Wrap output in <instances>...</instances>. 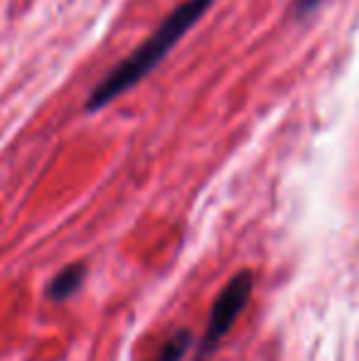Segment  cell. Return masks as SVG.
<instances>
[{
	"label": "cell",
	"instance_id": "obj_4",
	"mask_svg": "<svg viewBox=\"0 0 359 361\" xmlns=\"http://www.w3.org/2000/svg\"><path fill=\"white\" fill-rule=\"evenodd\" d=\"M190 349H192V332L180 329V332H175L173 337L165 342V347H163V352H160L158 361H182Z\"/></svg>",
	"mask_w": 359,
	"mask_h": 361
},
{
	"label": "cell",
	"instance_id": "obj_1",
	"mask_svg": "<svg viewBox=\"0 0 359 361\" xmlns=\"http://www.w3.org/2000/svg\"><path fill=\"white\" fill-rule=\"evenodd\" d=\"M212 5H214V0H185L180 8H175L138 49H133L123 62L116 64V67L94 86V91H91L87 99V111H101L104 106H109L111 101L118 99L121 94H126V91L133 89V86H138L145 76L173 52L175 44L200 23L202 15H205Z\"/></svg>",
	"mask_w": 359,
	"mask_h": 361
},
{
	"label": "cell",
	"instance_id": "obj_2",
	"mask_svg": "<svg viewBox=\"0 0 359 361\" xmlns=\"http://www.w3.org/2000/svg\"><path fill=\"white\" fill-rule=\"evenodd\" d=\"M251 293H254V276H251L249 271L236 273V276L226 283V288L217 295L214 305H212L205 337H202L200 347H197L195 361H207L212 354L217 352V347L221 344V339L229 334V329L234 327V322L239 319V314L244 312Z\"/></svg>",
	"mask_w": 359,
	"mask_h": 361
},
{
	"label": "cell",
	"instance_id": "obj_5",
	"mask_svg": "<svg viewBox=\"0 0 359 361\" xmlns=\"http://www.w3.org/2000/svg\"><path fill=\"white\" fill-rule=\"evenodd\" d=\"M320 3H322V0H293V10H296L298 18H303V15L312 13V10H315Z\"/></svg>",
	"mask_w": 359,
	"mask_h": 361
},
{
	"label": "cell",
	"instance_id": "obj_3",
	"mask_svg": "<svg viewBox=\"0 0 359 361\" xmlns=\"http://www.w3.org/2000/svg\"><path fill=\"white\" fill-rule=\"evenodd\" d=\"M84 278H87V268H84L82 263L67 266L62 273H57V276L52 278V283H49V288H47L49 300H54V302L69 300L72 295H77L79 288H82Z\"/></svg>",
	"mask_w": 359,
	"mask_h": 361
}]
</instances>
